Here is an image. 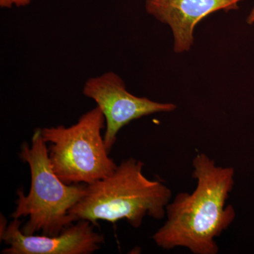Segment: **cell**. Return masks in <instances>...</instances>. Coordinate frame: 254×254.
Listing matches in <instances>:
<instances>
[{"instance_id": "cell-3", "label": "cell", "mask_w": 254, "mask_h": 254, "mask_svg": "<svg viewBox=\"0 0 254 254\" xmlns=\"http://www.w3.org/2000/svg\"><path fill=\"white\" fill-rule=\"evenodd\" d=\"M19 158L29 167L31 185L26 195L22 188L16 191V207L11 218H29L21 228L25 235L40 232L47 236L60 235L74 222L69 211L84 195L86 185H66L57 176L41 128L35 130L31 144L21 145Z\"/></svg>"}, {"instance_id": "cell-9", "label": "cell", "mask_w": 254, "mask_h": 254, "mask_svg": "<svg viewBox=\"0 0 254 254\" xmlns=\"http://www.w3.org/2000/svg\"><path fill=\"white\" fill-rule=\"evenodd\" d=\"M247 22L250 25L254 24V6L253 9L250 11V14L247 16Z\"/></svg>"}, {"instance_id": "cell-7", "label": "cell", "mask_w": 254, "mask_h": 254, "mask_svg": "<svg viewBox=\"0 0 254 254\" xmlns=\"http://www.w3.org/2000/svg\"><path fill=\"white\" fill-rule=\"evenodd\" d=\"M244 0H145L147 13L168 25L173 36L174 51H190L195 26L208 15L238 9Z\"/></svg>"}, {"instance_id": "cell-2", "label": "cell", "mask_w": 254, "mask_h": 254, "mask_svg": "<svg viewBox=\"0 0 254 254\" xmlns=\"http://www.w3.org/2000/svg\"><path fill=\"white\" fill-rule=\"evenodd\" d=\"M141 160L126 159L111 175L86 185L84 195L70 210L73 221L86 220L97 225L98 220L115 223L126 220L138 229L145 217L165 218L171 190L161 182L147 178Z\"/></svg>"}, {"instance_id": "cell-6", "label": "cell", "mask_w": 254, "mask_h": 254, "mask_svg": "<svg viewBox=\"0 0 254 254\" xmlns=\"http://www.w3.org/2000/svg\"><path fill=\"white\" fill-rule=\"evenodd\" d=\"M22 221L14 219L0 240L8 247L3 254H91L99 250L104 237L95 231L88 220H78L56 236L25 235L21 230Z\"/></svg>"}, {"instance_id": "cell-4", "label": "cell", "mask_w": 254, "mask_h": 254, "mask_svg": "<svg viewBox=\"0 0 254 254\" xmlns=\"http://www.w3.org/2000/svg\"><path fill=\"white\" fill-rule=\"evenodd\" d=\"M105 118L99 107L70 127L41 128L53 171L66 185H91L111 175L118 165L109 156L102 130Z\"/></svg>"}, {"instance_id": "cell-5", "label": "cell", "mask_w": 254, "mask_h": 254, "mask_svg": "<svg viewBox=\"0 0 254 254\" xmlns=\"http://www.w3.org/2000/svg\"><path fill=\"white\" fill-rule=\"evenodd\" d=\"M87 98L94 100L105 118L104 141L110 153L119 131L133 120L155 113H171L177 105L158 103L131 94L123 78L113 71L87 80L83 88Z\"/></svg>"}, {"instance_id": "cell-1", "label": "cell", "mask_w": 254, "mask_h": 254, "mask_svg": "<svg viewBox=\"0 0 254 254\" xmlns=\"http://www.w3.org/2000/svg\"><path fill=\"white\" fill-rule=\"evenodd\" d=\"M192 193H178L166 206V221L152 238L165 250L185 247L194 254H217L215 239L230 227L236 217L227 200L235 185L232 167L218 166L204 153L193 160Z\"/></svg>"}, {"instance_id": "cell-8", "label": "cell", "mask_w": 254, "mask_h": 254, "mask_svg": "<svg viewBox=\"0 0 254 254\" xmlns=\"http://www.w3.org/2000/svg\"><path fill=\"white\" fill-rule=\"evenodd\" d=\"M32 0H0V7L11 9L13 7H23L31 4Z\"/></svg>"}]
</instances>
